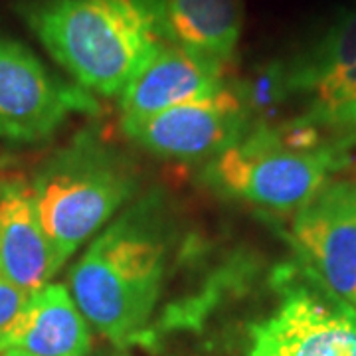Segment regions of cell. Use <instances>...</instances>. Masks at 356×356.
<instances>
[{
    "mask_svg": "<svg viewBox=\"0 0 356 356\" xmlns=\"http://www.w3.org/2000/svg\"><path fill=\"white\" fill-rule=\"evenodd\" d=\"M18 13L76 86L103 97L170 44L161 0H28Z\"/></svg>",
    "mask_w": 356,
    "mask_h": 356,
    "instance_id": "cell-1",
    "label": "cell"
},
{
    "mask_svg": "<svg viewBox=\"0 0 356 356\" xmlns=\"http://www.w3.org/2000/svg\"><path fill=\"white\" fill-rule=\"evenodd\" d=\"M168 255L163 204L147 196L91 238L70 271V293L81 315L111 343H133L163 293Z\"/></svg>",
    "mask_w": 356,
    "mask_h": 356,
    "instance_id": "cell-2",
    "label": "cell"
},
{
    "mask_svg": "<svg viewBox=\"0 0 356 356\" xmlns=\"http://www.w3.org/2000/svg\"><path fill=\"white\" fill-rule=\"evenodd\" d=\"M137 184L133 163L88 131L51 156L34 180L32 194L62 264L111 222L135 196Z\"/></svg>",
    "mask_w": 356,
    "mask_h": 356,
    "instance_id": "cell-3",
    "label": "cell"
},
{
    "mask_svg": "<svg viewBox=\"0 0 356 356\" xmlns=\"http://www.w3.org/2000/svg\"><path fill=\"white\" fill-rule=\"evenodd\" d=\"M350 143L332 139L317 149L281 143L273 125H259L208 161L204 178L218 192L277 212H297L332 172L348 165Z\"/></svg>",
    "mask_w": 356,
    "mask_h": 356,
    "instance_id": "cell-4",
    "label": "cell"
},
{
    "mask_svg": "<svg viewBox=\"0 0 356 356\" xmlns=\"http://www.w3.org/2000/svg\"><path fill=\"white\" fill-rule=\"evenodd\" d=\"M313 281L281 273V301L250 325L248 356H356V311Z\"/></svg>",
    "mask_w": 356,
    "mask_h": 356,
    "instance_id": "cell-5",
    "label": "cell"
},
{
    "mask_svg": "<svg viewBox=\"0 0 356 356\" xmlns=\"http://www.w3.org/2000/svg\"><path fill=\"white\" fill-rule=\"evenodd\" d=\"M95 109L91 93L51 76L26 44L0 30V139L38 143L72 111Z\"/></svg>",
    "mask_w": 356,
    "mask_h": 356,
    "instance_id": "cell-6",
    "label": "cell"
},
{
    "mask_svg": "<svg viewBox=\"0 0 356 356\" xmlns=\"http://www.w3.org/2000/svg\"><path fill=\"white\" fill-rule=\"evenodd\" d=\"M121 127L133 143L163 159L212 161L250 133L252 117L236 88L226 83L202 99L139 119H121Z\"/></svg>",
    "mask_w": 356,
    "mask_h": 356,
    "instance_id": "cell-7",
    "label": "cell"
},
{
    "mask_svg": "<svg viewBox=\"0 0 356 356\" xmlns=\"http://www.w3.org/2000/svg\"><path fill=\"white\" fill-rule=\"evenodd\" d=\"M293 242L315 280L356 311V180L327 182L299 208Z\"/></svg>",
    "mask_w": 356,
    "mask_h": 356,
    "instance_id": "cell-8",
    "label": "cell"
},
{
    "mask_svg": "<svg viewBox=\"0 0 356 356\" xmlns=\"http://www.w3.org/2000/svg\"><path fill=\"white\" fill-rule=\"evenodd\" d=\"M226 65L202 54L166 44L121 93V119H139L224 88Z\"/></svg>",
    "mask_w": 356,
    "mask_h": 356,
    "instance_id": "cell-9",
    "label": "cell"
},
{
    "mask_svg": "<svg viewBox=\"0 0 356 356\" xmlns=\"http://www.w3.org/2000/svg\"><path fill=\"white\" fill-rule=\"evenodd\" d=\"M64 267L40 220L32 186L10 180L0 191V275L28 293Z\"/></svg>",
    "mask_w": 356,
    "mask_h": 356,
    "instance_id": "cell-10",
    "label": "cell"
},
{
    "mask_svg": "<svg viewBox=\"0 0 356 356\" xmlns=\"http://www.w3.org/2000/svg\"><path fill=\"white\" fill-rule=\"evenodd\" d=\"M91 331L67 287L48 283L32 293L22 313L0 339V353L22 350L34 356H86Z\"/></svg>",
    "mask_w": 356,
    "mask_h": 356,
    "instance_id": "cell-11",
    "label": "cell"
},
{
    "mask_svg": "<svg viewBox=\"0 0 356 356\" xmlns=\"http://www.w3.org/2000/svg\"><path fill=\"white\" fill-rule=\"evenodd\" d=\"M289 91L311 95V111L356 95V8L343 14L313 48L287 65Z\"/></svg>",
    "mask_w": 356,
    "mask_h": 356,
    "instance_id": "cell-12",
    "label": "cell"
},
{
    "mask_svg": "<svg viewBox=\"0 0 356 356\" xmlns=\"http://www.w3.org/2000/svg\"><path fill=\"white\" fill-rule=\"evenodd\" d=\"M168 42L228 65L243 28L242 0H161Z\"/></svg>",
    "mask_w": 356,
    "mask_h": 356,
    "instance_id": "cell-13",
    "label": "cell"
},
{
    "mask_svg": "<svg viewBox=\"0 0 356 356\" xmlns=\"http://www.w3.org/2000/svg\"><path fill=\"white\" fill-rule=\"evenodd\" d=\"M299 119L317 129L331 131L337 140H346L350 145L356 143V95L339 105H332L329 109L309 111Z\"/></svg>",
    "mask_w": 356,
    "mask_h": 356,
    "instance_id": "cell-14",
    "label": "cell"
},
{
    "mask_svg": "<svg viewBox=\"0 0 356 356\" xmlns=\"http://www.w3.org/2000/svg\"><path fill=\"white\" fill-rule=\"evenodd\" d=\"M32 293L20 289L13 281L0 275V339L13 327V323L22 313Z\"/></svg>",
    "mask_w": 356,
    "mask_h": 356,
    "instance_id": "cell-15",
    "label": "cell"
},
{
    "mask_svg": "<svg viewBox=\"0 0 356 356\" xmlns=\"http://www.w3.org/2000/svg\"><path fill=\"white\" fill-rule=\"evenodd\" d=\"M10 159H6V154H0V191L10 182V178H8V168H10Z\"/></svg>",
    "mask_w": 356,
    "mask_h": 356,
    "instance_id": "cell-16",
    "label": "cell"
},
{
    "mask_svg": "<svg viewBox=\"0 0 356 356\" xmlns=\"http://www.w3.org/2000/svg\"><path fill=\"white\" fill-rule=\"evenodd\" d=\"M0 356H34V355H28V353H22V350H6V353H0Z\"/></svg>",
    "mask_w": 356,
    "mask_h": 356,
    "instance_id": "cell-17",
    "label": "cell"
}]
</instances>
